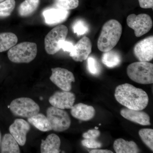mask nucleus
Here are the masks:
<instances>
[{"label":"nucleus","mask_w":153,"mask_h":153,"mask_svg":"<svg viewBox=\"0 0 153 153\" xmlns=\"http://www.w3.org/2000/svg\"><path fill=\"white\" fill-rule=\"evenodd\" d=\"M9 108L16 116L28 118L39 113L40 110L39 105L33 100L26 97L14 100Z\"/></svg>","instance_id":"5"},{"label":"nucleus","mask_w":153,"mask_h":153,"mask_svg":"<svg viewBox=\"0 0 153 153\" xmlns=\"http://www.w3.org/2000/svg\"><path fill=\"white\" fill-rule=\"evenodd\" d=\"M127 24L130 28L134 30L137 37H140L146 34L153 26L152 18L146 14L129 15L127 18Z\"/></svg>","instance_id":"8"},{"label":"nucleus","mask_w":153,"mask_h":153,"mask_svg":"<svg viewBox=\"0 0 153 153\" xmlns=\"http://www.w3.org/2000/svg\"><path fill=\"white\" fill-rule=\"evenodd\" d=\"M52 74L50 79L56 86L61 90L70 91L71 89V83L75 82L74 74L65 68H52Z\"/></svg>","instance_id":"9"},{"label":"nucleus","mask_w":153,"mask_h":153,"mask_svg":"<svg viewBox=\"0 0 153 153\" xmlns=\"http://www.w3.org/2000/svg\"><path fill=\"white\" fill-rule=\"evenodd\" d=\"M1 143V153L21 152L19 144L10 134H5Z\"/></svg>","instance_id":"19"},{"label":"nucleus","mask_w":153,"mask_h":153,"mask_svg":"<svg viewBox=\"0 0 153 153\" xmlns=\"http://www.w3.org/2000/svg\"><path fill=\"white\" fill-rule=\"evenodd\" d=\"M100 132L98 129L89 130L86 132L82 134V137L85 139H96L100 136Z\"/></svg>","instance_id":"30"},{"label":"nucleus","mask_w":153,"mask_h":153,"mask_svg":"<svg viewBox=\"0 0 153 153\" xmlns=\"http://www.w3.org/2000/svg\"><path fill=\"white\" fill-rule=\"evenodd\" d=\"M75 95L70 91H56L49 99L52 106L61 109H71L75 102Z\"/></svg>","instance_id":"11"},{"label":"nucleus","mask_w":153,"mask_h":153,"mask_svg":"<svg viewBox=\"0 0 153 153\" xmlns=\"http://www.w3.org/2000/svg\"><path fill=\"white\" fill-rule=\"evenodd\" d=\"M47 117L52 130L63 132L67 130L71 126V120L68 113L63 109L51 106L47 110Z\"/></svg>","instance_id":"6"},{"label":"nucleus","mask_w":153,"mask_h":153,"mask_svg":"<svg viewBox=\"0 0 153 153\" xmlns=\"http://www.w3.org/2000/svg\"><path fill=\"white\" fill-rule=\"evenodd\" d=\"M4 1V0H0V3L1 2H2Z\"/></svg>","instance_id":"35"},{"label":"nucleus","mask_w":153,"mask_h":153,"mask_svg":"<svg viewBox=\"0 0 153 153\" xmlns=\"http://www.w3.org/2000/svg\"><path fill=\"white\" fill-rule=\"evenodd\" d=\"M120 114L124 118L143 126L151 125L150 117L146 113L141 110H135L123 108L121 110Z\"/></svg>","instance_id":"15"},{"label":"nucleus","mask_w":153,"mask_h":153,"mask_svg":"<svg viewBox=\"0 0 153 153\" xmlns=\"http://www.w3.org/2000/svg\"><path fill=\"white\" fill-rule=\"evenodd\" d=\"M140 6L143 9H153V0H138Z\"/></svg>","instance_id":"32"},{"label":"nucleus","mask_w":153,"mask_h":153,"mask_svg":"<svg viewBox=\"0 0 153 153\" xmlns=\"http://www.w3.org/2000/svg\"><path fill=\"white\" fill-rule=\"evenodd\" d=\"M102 61L107 67L114 68L120 64L121 57L118 52L111 49L104 52L102 57Z\"/></svg>","instance_id":"22"},{"label":"nucleus","mask_w":153,"mask_h":153,"mask_svg":"<svg viewBox=\"0 0 153 153\" xmlns=\"http://www.w3.org/2000/svg\"><path fill=\"white\" fill-rule=\"evenodd\" d=\"M114 96L119 103L129 109L143 110L149 103L146 92L129 83L117 86L115 91Z\"/></svg>","instance_id":"1"},{"label":"nucleus","mask_w":153,"mask_h":153,"mask_svg":"<svg viewBox=\"0 0 153 153\" xmlns=\"http://www.w3.org/2000/svg\"><path fill=\"white\" fill-rule=\"evenodd\" d=\"M38 52L37 44L35 43L24 42L9 49L8 57L14 63H29L35 59Z\"/></svg>","instance_id":"3"},{"label":"nucleus","mask_w":153,"mask_h":153,"mask_svg":"<svg viewBox=\"0 0 153 153\" xmlns=\"http://www.w3.org/2000/svg\"><path fill=\"white\" fill-rule=\"evenodd\" d=\"M71 115L80 120H90L95 114V110L93 106L84 103H79L73 105L71 109Z\"/></svg>","instance_id":"16"},{"label":"nucleus","mask_w":153,"mask_h":153,"mask_svg":"<svg viewBox=\"0 0 153 153\" xmlns=\"http://www.w3.org/2000/svg\"><path fill=\"white\" fill-rule=\"evenodd\" d=\"M113 147L117 153L140 152L137 145L134 142L128 141L122 138L117 139L114 143Z\"/></svg>","instance_id":"18"},{"label":"nucleus","mask_w":153,"mask_h":153,"mask_svg":"<svg viewBox=\"0 0 153 153\" xmlns=\"http://www.w3.org/2000/svg\"><path fill=\"white\" fill-rule=\"evenodd\" d=\"M15 6V0H5L0 3V17H7L10 16Z\"/></svg>","instance_id":"25"},{"label":"nucleus","mask_w":153,"mask_h":153,"mask_svg":"<svg viewBox=\"0 0 153 153\" xmlns=\"http://www.w3.org/2000/svg\"><path fill=\"white\" fill-rule=\"evenodd\" d=\"M122 27L119 22L114 19L107 22L102 26L97 41V47L102 52L113 49L120 39Z\"/></svg>","instance_id":"2"},{"label":"nucleus","mask_w":153,"mask_h":153,"mask_svg":"<svg viewBox=\"0 0 153 153\" xmlns=\"http://www.w3.org/2000/svg\"><path fill=\"white\" fill-rule=\"evenodd\" d=\"M91 48L92 45L90 39L86 36H84L74 45L69 55L74 61L82 62L87 59L91 52Z\"/></svg>","instance_id":"13"},{"label":"nucleus","mask_w":153,"mask_h":153,"mask_svg":"<svg viewBox=\"0 0 153 153\" xmlns=\"http://www.w3.org/2000/svg\"><path fill=\"white\" fill-rule=\"evenodd\" d=\"M74 33L78 36H81L86 34L88 32V28L84 21L78 20L76 21L72 26Z\"/></svg>","instance_id":"27"},{"label":"nucleus","mask_w":153,"mask_h":153,"mask_svg":"<svg viewBox=\"0 0 153 153\" xmlns=\"http://www.w3.org/2000/svg\"><path fill=\"white\" fill-rule=\"evenodd\" d=\"M74 45L71 42L66 41V40L61 41L60 43V49H62L65 52H69L70 53L73 49Z\"/></svg>","instance_id":"31"},{"label":"nucleus","mask_w":153,"mask_h":153,"mask_svg":"<svg viewBox=\"0 0 153 153\" xmlns=\"http://www.w3.org/2000/svg\"><path fill=\"white\" fill-rule=\"evenodd\" d=\"M90 153H113L112 151L106 149H94L89 152Z\"/></svg>","instance_id":"33"},{"label":"nucleus","mask_w":153,"mask_h":153,"mask_svg":"<svg viewBox=\"0 0 153 153\" xmlns=\"http://www.w3.org/2000/svg\"><path fill=\"white\" fill-rule=\"evenodd\" d=\"M1 132H0V145H1Z\"/></svg>","instance_id":"34"},{"label":"nucleus","mask_w":153,"mask_h":153,"mask_svg":"<svg viewBox=\"0 0 153 153\" xmlns=\"http://www.w3.org/2000/svg\"><path fill=\"white\" fill-rule=\"evenodd\" d=\"M87 66L88 71L93 75H97L99 73L100 70L95 58L89 57L88 58Z\"/></svg>","instance_id":"28"},{"label":"nucleus","mask_w":153,"mask_h":153,"mask_svg":"<svg viewBox=\"0 0 153 153\" xmlns=\"http://www.w3.org/2000/svg\"><path fill=\"white\" fill-rule=\"evenodd\" d=\"M130 79L142 84H150L153 82V64L148 62H135L127 68Z\"/></svg>","instance_id":"4"},{"label":"nucleus","mask_w":153,"mask_h":153,"mask_svg":"<svg viewBox=\"0 0 153 153\" xmlns=\"http://www.w3.org/2000/svg\"><path fill=\"white\" fill-rule=\"evenodd\" d=\"M68 11L57 8H50L43 12L45 22L47 25H54L66 21L69 16Z\"/></svg>","instance_id":"14"},{"label":"nucleus","mask_w":153,"mask_h":153,"mask_svg":"<svg viewBox=\"0 0 153 153\" xmlns=\"http://www.w3.org/2000/svg\"><path fill=\"white\" fill-rule=\"evenodd\" d=\"M18 41V37L14 33H0V52L9 50L15 46Z\"/></svg>","instance_id":"23"},{"label":"nucleus","mask_w":153,"mask_h":153,"mask_svg":"<svg viewBox=\"0 0 153 153\" xmlns=\"http://www.w3.org/2000/svg\"><path fill=\"white\" fill-rule=\"evenodd\" d=\"M142 140L145 144L153 151V130L151 128H143L139 131Z\"/></svg>","instance_id":"26"},{"label":"nucleus","mask_w":153,"mask_h":153,"mask_svg":"<svg viewBox=\"0 0 153 153\" xmlns=\"http://www.w3.org/2000/svg\"><path fill=\"white\" fill-rule=\"evenodd\" d=\"M54 5L57 8L68 11L77 8L79 6L78 0H53Z\"/></svg>","instance_id":"24"},{"label":"nucleus","mask_w":153,"mask_h":153,"mask_svg":"<svg viewBox=\"0 0 153 153\" xmlns=\"http://www.w3.org/2000/svg\"><path fill=\"white\" fill-rule=\"evenodd\" d=\"M27 120L29 123L41 131L47 132L52 130L48 119L43 114H37L32 117L28 118Z\"/></svg>","instance_id":"20"},{"label":"nucleus","mask_w":153,"mask_h":153,"mask_svg":"<svg viewBox=\"0 0 153 153\" xmlns=\"http://www.w3.org/2000/svg\"><path fill=\"white\" fill-rule=\"evenodd\" d=\"M61 141L60 137L55 134L49 135L46 140H42L41 145L42 153H58L60 152Z\"/></svg>","instance_id":"17"},{"label":"nucleus","mask_w":153,"mask_h":153,"mask_svg":"<svg viewBox=\"0 0 153 153\" xmlns=\"http://www.w3.org/2000/svg\"><path fill=\"white\" fill-rule=\"evenodd\" d=\"M82 146L88 149H96L101 147V143L93 139H85L81 141Z\"/></svg>","instance_id":"29"},{"label":"nucleus","mask_w":153,"mask_h":153,"mask_svg":"<svg viewBox=\"0 0 153 153\" xmlns=\"http://www.w3.org/2000/svg\"><path fill=\"white\" fill-rule=\"evenodd\" d=\"M95 129H98V127H96Z\"/></svg>","instance_id":"36"},{"label":"nucleus","mask_w":153,"mask_h":153,"mask_svg":"<svg viewBox=\"0 0 153 153\" xmlns=\"http://www.w3.org/2000/svg\"><path fill=\"white\" fill-rule=\"evenodd\" d=\"M40 0H25L19 6L18 13L22 17L30 16L38 8Z\"/></svg>","instance_id":"21"},{"label":"nucleus","mask_w":153,"mask_h":153,"mask_svg":"<svg viewBox=\"0 0 153 153\" xmlns=\"http://www.w3.org/2000/svg\"><path fill=\"white\" fill-rule=\"evenodd\" d=\"M134 53L140 61L149 62L152 60L153 36H149L137 43L134 47Z\"/></svg>","instance_id":"10"},{"label":"nucleus","mask_w":153,"mask_h":153,"mask_svg":"<svg viewBox=\"0 0 153 153\" xmlns=\"http://www.w3.org/2000/svg\"><path fill=\"white\" fill-rule=\"evenodd\" d=\"M31 127L28 122L22 119H16L9 128L10 134L20 146H24L27 141V134Z\"/></svg>","instance_id":"12"},{"label":"nucleus","mask_w":153,"mask_h":153,"mask_svg":"<svg viewBox=\"0 0 153 153\" xmlns=\"http://www.w3.org/2000/svg\"><path fill=\"white\" fill-rule=\"evenodd\" d=\"M68 33L65 25H58L47 34L44 40L45 49L49 55H54L60 50V43L66 40Z\"/></svg>","instance_id":"7"}]
</instances>
